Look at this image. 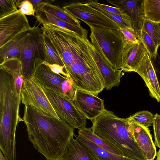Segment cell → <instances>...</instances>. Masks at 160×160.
Returning a JSON list of instances; mask_svg holds the SVG:
<instances>
[{"mask_svg":"<svg viewBox=\"0 0 160 160\" xmlns=\"http://www.w3.org/2000/svg\"><path fill=\"white\" fill-rule=\"evenodd\" d=\"M83 38V47L73 62L65 67L74 89L97 96L105 88L102 78L89 47Z\"/></svg>","mask_w":160,"mask_h":160,"instance_id":"4","label":"cell"},{"mask_svg":"<svg viewBox=\"0 0 160 160\" xmlns=\"http://www.w3.org/2000/svg\"><path fill=\"white\" fill-rule=\"evenodd\" d=\"M42 32L34 26L28 31L22 45L20 61L24 78L33 76L37 67L45 60Z\"/></svg>","mask_w":160,"mask_h":160,"instance_id":"7","label":"cell"},{"mask_svg":"<svg viewBox=\"0 0 160 160\" xmlns=\"http://www.w3.org/2000/svg\"><path fill=\"white\" fill-rule=\"evenodd\" d=\"M96 2L97 4L99 6L109 12L123 16H129L125 10L123 9L100 3L98 2V0H96Z\"/></svg>","mask_w":160,"mask_h":160,"instance_id":"37","label":"cell"},{"mask_svg":"<svg viewBox=\"0 0 160 160\" xmlns=\"http://www.w3.org/2000/svg\"><path fill=\"white\" fill-rule=\"evenodd\" d=\"M22 119L34 148L47 160H61L75 135L73 128L31 106L25 107Z\"/></svg>","mask_w":160,"mask_h":160,"instance_id":"1","label":"cell"},{"mask_svg":"<svg viewBox=\"0 0 160 160\" xmlns=\"http://www.w3.org/2000/svg\"><path fill=\"white\" fill-rule=\"evenodd\" d=\"M137 73L144 81L149 95L160 102V89L158 81L149 56L147 53L138 68Z\"/></svg>","mask_w":160,"mask_h":160,"instance_id":"17","label":"cell"},{"mask_svg":"<svg viewBox=\"0 0 160 160\" xmlns=\"http://www.w3.org/2000/svg\"><path fill=\"white\" fill-rule=\"evenodd\" d=\"M61 88L63 96L71 100L74 96V90L72 82L69 78H67L62 82Z\"/></svg>","mask_w":160,"mask_h":160,"instance_id":"34","label":"cell"},{"mask_svg":"<svg viewBox=\"0 0 160 160\" xmlns=\"http://www.w3.org/2000/svg\"><path fill=\"white\" fill-rule=\"evenodd\" d=\"M18 11L16 0H0V18Z\"/></svg>","mask_w":160,"mask_h":160,"instance_id":"32","label":"cell"},{"mask_svg":"<svg viewBox=\"0 0 160 160\" xmlns=\"http://www.w3.org/2000/svg\"><path fill=\"white\" fill-rule=\"evenodd\" d=\"M78 133L108 152L116 155L123 156L122 153L119 149L96 136L90 128L85 127L80 128L79 129Z\"/></svg>","mask_w":160,"mask_h":160,"instance_id":"25","label":"cell"},{"mask_svg":"<svg viewBox=\"0 0 160 160\" xmlns=\"http://www.w3.org/2000/svg\"><path fill=\"white\" fill-rule=\"evenodd\" d=\"M28 31L20 33L0 48V64L12 58L20 60L22 44Z\"/></svg>","mask_w":160,"mask_h":160,"instance_id":"21","label":"cell"},{"mask_svg":"<svg viewBox=\"0 0 160 160\" xmlns=\"http://www.w3.org/2000/svg\"><path fill=\"white\" fill-rule=\"evenodd\" d=\"M63 8L73 17L85 22L103 28L120 29L118 25L85 3L74 2L66 4Z\"/></svg>","mask_w":160,"mask_h":160,"instance_id":"10","label":"cell"},{"mask_svg":"<svg viewBox=\"0 0 160 160\" xmlns=\"http://www.w3.org/2000/svg\"><path fill=\"white\" fill-rule=\"evenodd\" d=\"M145 48L151 58H155L158 53V48L152 38L142 29L141 38L140 40Z\"/></svg>","mask_w":160,"mask_h":160,"instance_id":"31","label":"cell"},{"mask_svg":"<svg viewBox=\"0 0 160 160\" xmlns=\"http://www.w3.org/2000/svg\"><path fill=\"white\" fill-rule=\"evenodd\" d=\"M130 121L133 137L143 155L147 160H154L156 149L148 128Z\"/></svg>","mask_w":160,"mask_h":160,"instance_id":"16","label":"cell"},{"mask_svg":"<svg viewBox=\"0 0 160 160\" xmlns=\"http://www.w3.org/2000/svg\"><path fill=\"white\" fill-rule=\"evenodd\" d=\"M147 53L140 40L136 43H128L124 49L121 69L124 72H136Z\"/></svg>","mask_w":160,"mask_h":160,"instance_id":"15","label":"cell"},{"mask_svg":"<svg viewBox=\"0 0 160 160\" xmlns=\"http://www.w3.org/2000/svg\"><path fill=\"white\" fill-rule=\"evenodd\" d=\"M39 84L55 112L62 120L73 129L85 127L87 118L78 110L71 100Z\"/></svg>","mask_w":160,"mask_h":160,"instance_id":"8","label":"cell"},{"mask_svg":"<svg viewBox=\"0 0 160 160\" xmlns=\"http://www.w3.org/2000/svg\"><path fill=\"white\" fill-rule=\"evenodd\" d=\"M21 95L13 77L0 67V148L7 159L16 157L15 134L18 123Z\"/></svg>","mask_w":160,"mask_h":160,"instance_id":"2","label":"cell"},{"mask_svg":"<svg viewBox=\"0 0 160 160\" xmlns=\"http://www.w3.org/2000/svg\"><path fill=\"white\" fill-rule=\"evenodd\" d=\"M35 16L40 24H51L67 29L82 38H88V31L82 26L69 23L48 13L41 11H35Z\"/></svg>","mask_w":160,"mask_h":160,"instance_id":"19","label":"cell"},{"mask_svg":"<svg viewBox=\"0 0 160 160\" xmlns=\"http://www.w3.org/2000/svg\"><path fill=\"white\" fill-rule=\"evenodd\" d=\"M156 160H160V149H159L157 154V158Z\"/></svg>","mask_w":160,"mask_h":160,"instance_id":"42","label":"cell"},{"mask_svg":"<svg viewBox=\"0 0 160 160\" xmlns=\"http://www.w3.org/2000/svg\"><path fill=\"white\" fill-rule=\"evenodd\" d=\"M33 77L41 85L63 96L61 87L67 77L53 72L47 66L43 64L37 67Z\"/></svg>","mask_w":160,"mask_h":160,"instance_id":"18","label":"cell"},{"mask_svg":"<svg viewBox=\"0 0 160 160\" xmlns=\"http://www.w3.org/2000/svg\"><path fill=\"white\" fill-rule=\"evenodd\" d=\"M75 137L80 144L91 151L97 160H135L108 152L80 135Z\"/></svg>","mask_w":160,"mask_h":160,"instance_id":"23","label":"cell"},{"mask_svg":"<svg viewBox=\"0 0 160 160\" xmlns=\"http://www.w3.org/2000/svg\"><path fill=\"white\" fill-rule=\"evenodd\" d=\"M61 160H97L92 152L80 144L73 137Z\"/></svg>","mask_w":160,"mask_h":160,"instance_id":"22","label":"cell"},{"mask_svg":"<svg viewBox=\"0 0 160 160\" xmlns=\"http://www.w3.org/2000/svg\"><path fill=\"white\" fill-rule=\"evenodd\" d=\"M31 28L26 16L21 14L19 10L0 18V48Z\"/></svg>","mask_w":160,"mask_h":160,"instance_id":"11","label":"cell"},{"mask_svg":"<svg viewBox=\"0 0 160 160\" xmlns=\"http://www.w3.org/2000/svg\"><path fill=\"white\" fill-rule=\"evenodd\" d=\"M0 67L4 69L12 75L14 80L17 92L21 95L24 77L20 61L15 58L8 59L0 64Z\"/></svg>","mask_w":160,"mask_h":160,"instance_id":"24","label":"cell"},{"mask_svg":"<svg viewBox=\"0 0 160 160\" xmlns=\"http://www.w3.org/2000/svg\"><path fill=\"white\" fill-rule=\"evenodd\" d=\"M153 126L155 146L160 149V115L156 113L154 115Z\"/></svg>","mask_w":160,"mask_h":160,"instance_id":"35","label":"cell"},{"mask_svg":"<svg viewBox=\"0 0 160 160\" xmlns=\"http://www.w3.org/2000/svg\"><path fill=\"white\" fill-rule=\"evenodd\" d=\"M35 11H41L48 13L55 17L71 24L81 26V22L66 11L58 6L54 5L49 1L44 0L34 6Z\"/></svg>","mask_w":160,"mask_h":160,"instance_id":"20","label":"cell"},{"mask_svg":"<svg viewBox=\"0 0 160 160\" xmlns=\"http://www.w3.org/2000/svg\"></svg>","mask_w":160,"mask_h":160,"instance_id":"43","label":"cell"},{"mask_svg":"<svg viewBox=\"0 0 160 160\" xmlns=\"http://www.w3.org/2000/svg\"><path fill=\"white\" fill-rule=\"evenodd\" d=\"M154 115L148 111H142L136 112L128 118L133 121L147 128L153 124Z\"/></svg>","mask_w":160,"mask_h":160,"instance_id":"30","label":"cell"},{"mask_svg":"<svg viewBox=\"0 0 160 160\" xmlns=\"http://www.w3.org/2000/svg\"><path fill=\"white\" fill-rule=\"evenodd\" d=\"M40 29L62 60L65 67L70 64L82 47L83 38L71 31L51 24H43Z\"/></svg>","mask_w":160,"mask_h":160,"instance_id":"6","label":"cell"},{"mask_svg":"<svg viewBox=\"0 0 160 160\" xmlns=\"http://www.w3.org/2000/svg\"><path fill=\"white\" fill-rule=\"evenodd\" d=\"M42 38L45 55V61L51 64L64 66L62 60L53 48L48 39L42 33Z\"/></svg>","mask_w":160,"mask_h":160,"instance_id":"28","label":"cell"},{"mask_svg":"<svg viewBox=\"0 0 160 160\" xmlns=\"http://www.w3.org/2000/svg\"><path fill=\"white\" fill-rule=\"evenodd\" d=\"M42 64L47 66L53 72L57 74L62 75L64 76L69 78L68 75L63 71V69L65 68L64 65L61 66L56 64H51L45 61H43Z\"/></svg>","mask_w":160,"mask_h":160,"instance_id":"38","label":"cell"},{"mask_svg":"<svg viewBox=\"0 0 160 160\" xmlns=\"http://www.w3.org/2000/svg\"><path fill=\"white\" fill-rule=\"evenodd\" d=\"M29 1L33 4V6L37 5L42 2H43V0H29Z\"/></svg>","mask_w":160,"mask_h":160,"instance_id":"40","label":"cell"},{"mask_svg":"<svg viewBox=\"0 0 160 160\" xmlns=\"http://www.w3.org/2000/svg\"><path fill=\"white\" fill-rule=\"evenodd\" d=\"M0 160H6L1 150L0 151Z\"/></svg>","mask_w":160,"mask_h":160,"instance_id":"41","label":"cell"},{"mask_svg":"<svg viewBox=\"0 0 160 160\" xmlns=\"http://www.w3.org/2000/svg\"><path fill=\"white\" fill-rule=\"evenodd\" d=\"M120 29L128 43H136L139 41L134 29L120 28Z\"/></svg>","mask_w":160,"mask_h":160,"instance_id":"36","label":"cell"},{"mask_svg":"<svg viewBox=\"0 0 160 160\" xmlns=\"http://www.w3.org/2000/svg\"><path fill=\"white\" fill-rule=\"evenodd\" d=\"M142 29L152 38L156 46H160V24L144 19Z\"/></svg>","mask_w":160,"mask_h":160,"instance_id":"29","label":"cell"},{"mask_svg":"<svg viewBox=\"0 0 160 160\" xmlns=\"http://www.w3.org/2000/svg\"><path fill=\"white\" fill-rule=\"evenodd\" d=\"M150 59L156 72L160 89V57L158 54L155 58Z\"/></svg>","mask_w":160,"mask_h":160,"instance_id":"39","label":"cell"},{"mask_svg":"<svg viewBox=\"0 0 160 160\" xmlns=\"http://www.w3.org/2000/svg\"><path fill=\"white\" fill-rule=\"evenodd\" d=\"M89 27L90 42L114 69H121L128 43L120 29H110L85 22Z\"/></svg>","mask_w":160,"mask_h":160,"instance_id":"5","label":"cell"},{"mask_svg":"<svg viewBox=\"0 0 160 160\" xmlns=\"http://www.w3.org/2000/svg\"><path fill=\"white\" fill-rule=\"evenodd\" d=\"M78 110L92 121L105 109L103 99L89 92L75 89L71 100Z\"/></svg>","mask_w":160,"mask_h":160,"instance_id":"12","label":"cell"},{"mask_svg":"<svg viewBox=\"0 0 160 160\" xmlns=\"http://www.w3.org/2000/svg\"><path fill=\"white\" fill-rule=\"evenodd\" d=\"M143 9L145 19L160 23V0H144Z\"/></svg>","mask_w":160,"mask_h":160,"instance_id":"27","label":"cell"},{"mask_svg":"<svg viewBox=\"0 0 160 160\" xmlns=\"http://www.w3.org/2000/svg\"><path fill=\"white\" fill-rule=\"evenodd\" d=\"M87 40L101 73L105 88L109 90L113 87L118 86L122 76V70L114 68L95 48L88 38Z\"/></svg>","mask_w":160,"mask_h":160,"instance_id":"14","label":"cell"},{"mask_svg":"<svg viewBox=\"0 0 160 160\" xmlns=\"http://www.w3.org/2000/svg\"><path fill=\"white\" fill-rule=\"evenodd\" d=\"M143 0H107L108 2L116 7L125 10L132 20L133 28L139 40L141 39L142 25L145 19Z\"/></svg>","mask_w":160,"mask_h":160,"instance_id":"13","label":"cell"},{"mask_svg":"<svg viewBox=\"0 0 160 160\" xmlns=\"http://www.w3.org/2000/svg\"><path fill=\"white\" fill-rule=\"evenodd\" d=\"M21 96L22 102L25 107H33L45 114L61 119L33 76L24 79Z\"/></svg>","mask_w":160,"mask_h":160,"instance_id":"9","label":"cell"},{"mask_svg":"<svg viewBox=\"0 0 160 160\" xmlns=\"http://www.w3.org/2000/svg\"><path fill=\"white\" fill-rule=\"evenodd\" d=\"M92 122L90 128L93 133L116 147L124 156L135 160H147L134 139L128 118H120L105 109Z\"/></svg>","mask_w":160,"mask_h":160,"instance_id":"3","label":"cell"},{"mask_svg":"<svg viewBox=\"0 0 160 160\" xmlns=\"http://www.w3.org/2000/svg\"><path fill=\"white\" fill-rule=\"evenodd\" d=\"M85 3L95 10L115 22L118 25L120 28L134 29L132 20L129 16H123L109 12L99 6L97 4L96 0H89Z\"/></svg>","mask_w":160,"mask_h":160,"instance_id":"26","label":"cell"},{"mask_svg":"<svg viewBox=\"0 0 160 160\" xmlns=\"http://www.w3.org/2000/svg\"><path fill=\"white\" fill-rule=\"evenodd\" d=\"M16 4L19 12L24 15L35 16V10L33 4L29 0H16Z\"/></svg>","mask_w":160,"mask_h":160,"instance_id":"33","label":"cell"}]
</instances>
